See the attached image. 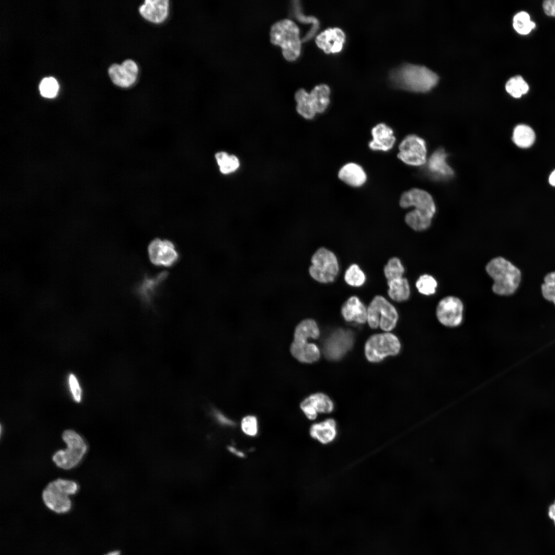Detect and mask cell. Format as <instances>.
<instances>
[{"mask_svg": "<svg viewBox=\"0 0 555 555\" xmlns=\"http://www.w3.org/2000/svg\"><path fill=\"white\" fill-rule=\"evenodd\" d=\"M391 82L398 88L414 92L430 90L437 83V75L423 66L404 64L390 74Z\"/></svg>", "mask_w": 555, "mask_h": 555, "instance_id": "6da1fadb", "label": "cell"}, {"mask_svg": "<svg viewBox=\"0 0 555 555\" xmlns=\"http://www.w3.org/2000/svg\"><path fill=\"white\" fill-rule=\"evenodd\" d=\"M485 270L493 279V292L499 295L508 296L513 294L521 281V272L510 261L502 256L491 259L486 265Z\"/></svg>", "mask_w": 555, "mask_h": 555, "instance_id": "7a4b0ae2", "label": "cell"}, {"mask_svg": "<svg viewBox=\"0 0 555 555\" xmlns=\"http://www.w3.org/2000/svg\"><path fill=\"white\" fill-rule=\"evenodd\" d=\"M270 40L273 44L282 48L283 56L287 61H295L300 56V30L293 21L284 19L274 24L271 28Z\"/></svg>", "mask_w": 555, "mask_h": 555, "instance_id": "3957f363", "label": "cell"}, {"mask_svg": "<svg viewBox=\"0 0 555 555\" xmlns=\"http://www.w3.org/2000/svg\"><path fill=\"white\" fill-rule=\"evenodd\" d=\"M77 483L73 480L58 478L50 482L42 492L46 506L57 513H64L71 508L69 496L78 490Z\"/></svg>", "mask_w": 555, "mask_h": 555, "instance_id": "277c9868", "label": "cell"}, {"mask_svg": "<svg viewBox=\"0 0 555 555\" xmlns=\"http://www.w3.org/2000/svg\"><path fill=\"white\" fill-rule=\"evenodd\" d=\"M62 438L67 445V448L54 453L52 460L58 467L69 470L81 461L86 453L87 446L83 437L72 430L64 431Z\"/></svg>", "mask_w": 555, "mask_h": 555, "instance_id": "5b68a950", "label": "cell"}, {"mask_svg": "<svg viewBox=\"0 0 555 555\" xmlns=\"http://www.w3.org/2000/svg\"><path fill=\"white\" fill-rule=\"evenodd\" d=\"M339 271L338 259L330 250L321 247L312 254L308 272L315 281L324 284L331 283L335 280Z\"/></svg>", "mask_w": 555, "mask_h": 555, "instance_id": "8992f818", "label": "cell"}, {"mask_svg": "<svg viewBox=\"0 0 555 555\" xmlns=\"http://www.w3.org/2000/svg\"><path fill=\"white\" fill-rule=\"evenodd\" d=\"M367 311V321L372 328L379 326L383 330L390 331L397 324L398 314L396 309L381 295L373 298Z\"/></svg>", "mask_w": 555, "mask_h": 555, "instance_id": "52a82bcc", "label": "cell"}, {"mask_svg": "<svg viewBox=\"0 0 555 555\" xmlns=\"http://www.w3.org/2000/svg\"><path fill=\"white\" fill-rule=\"evenodd\" d=\"M400 349V342L394 334L389 332L376 334L366 342L365 354L369 361L378 362L388 356L397 355Z\"/></svg>", "mask_w": 555, "mask_h": 555, "instance_id": "ba28073f", "label": "cell"}, {"mask_svg": "<svg viewBox=\"0 0 555 555\" xmlns=\"http://www.w3.org/2000/svg\"><path fill=\"white\" fill-rule=\"evenodd\" d=\"M398 149L397 157L407 165L419 166L427 161L426 143L416 135L406 136L400 143Z\"/></svg>", "mask_w": 555, "mask_h": 555, "instance_id": "9c48e42d", "label": "cell"}, {"mask_svg": "<svg viewBox=\"0 0 555 555\" xmlns=\"http://www.w3.org/2000/svg\"><path fill=\"white\" fill-rule=\"evenodd\" d=\"M464 304L458 298L449 295L441 299L436 308V316L439 322L449 328L459 326L463 320Z\"/></svg>", "mask_w": 555, "mask_h": 555, "instance_id": "30bf717a", "label": "cell"}, {"mask_svg": "<svg viewBox=\"0 0 555 555\" xmlns=\"http://www.w3.org/2000/svg\"><path fill=\"white\" fill-rule=\"evenodd\" d=\"M147 252L151 262L157 266L171 267L179 258V253L174 244L165 239L152 240L149 244Z\"/></svg>", "mask_w": 555, "mask_h": 555, "instance_id": "8fae6325", "label": "cell"}, {"mask_svg": "<svg viewBox=\"0 0 555 555\" xmlns=\"http://www.w3.org/2000/svg\"><path fill=\"white\" fill-rule=\"evenodd\" d=\"M402 208L414 207V210L424 213L433 217L436 212V206L432 196L427 191L413 188L403 192L399 200Z\"/></svg>", "mask_w": 555, "mask_h": 555, "instance_id": "7c38bea8", "label": "cell"}, {"mask_svg": "<svg viewBox=\"0 0 555 555\" xmlns=\"http://www.w3.org/2000/svg\"><path fill=\"white\" fill-rule=\"evenodd\" d=\"M354 336L348 330L339 329L326 339L324 346L326 357L332 360L341 359L353 346Z\"/></svg>", "mask_w": 555, "mask_h": 555, "instance_id": "4fadbf2b", "label": "cell"}, {"mask_svg": "<svg viewBox=\"0 0 555 555\" xmlns=\"http://www.w3.org/2000/svg\"><path fill=\"white\" fill-rule=\"evenodd\" d=\"M108 73L116 85L122 88H128L136 83L139 74V67L135 61L126 59L120 64H112L108 69Z\"/></svg>", "mask_w": 555, "mask_h": 555, "instance_id": "5bb4252c", "label": "cell"}, {"mask_svg": "<svg viewBox=\"0 0 555 555\" xmlns=\"http://www.w3.org/2000/svg\"><path fill=\"white\" fill-rule=\"evenodd\" d=\"M300 409L306 417L314 420L319 414H329L334 409L332 401L326 395L318 393L312 394L300 403Z\"/></svg>", "mask_w": 555, "mask_h": 555, "instance_id": "9a60e30c", "label": "cell"}, {"mask_svg": "<svg viewBox=\"0 0 555 555\" xmlns=\"http://www.w3.org/2000/svg\"><path fill=\"white\" fill-rule=\"evenodd\" d=\"M345 41L344 32L338 27L329 28L325 30L318 34L316 39L318 47L327 54L340 52L343 48Z\"/></svg>", "mask_w": 555, "mask_h": 555, "instance_id": "2e32d148", "label": "cell"}, {"mask_svg": "<svg viewBox=\"0 0 555 555\" xmlns=\"http://www.w3.org/2000/svg\"><path fill=\"white\" fill-rule=\"evenodd\" d=\"M373 139L368 143L369 149L374 151L387 152L394 146L396 137L393 129L384 123H380L371 130Z\"/></svg>", "mask_w": 555, "mask_h": 555, "instance_id": "e0dca14e", "label": "cell"}, {"mask_svg": "<svg viewBox=\"0 0 555 555\" xmlns=\"http://www.w3.org/2000/svg\"><path fill=\"white\" fill-rule=\"evenodd\" d=\"M140 15L146 20L160 24L167 18L169 12L168 0H146L139 7Z\"/></svg>", "mask_w": 555, "mask_h": 555, "instance_id": "ac0fdd59", "label": "cell"}, {"mask_svg": "<svg viewBox=\"0 0 555 555\" xmlns=\"http://www.w3.org/2000/svg\"><path fill=\"white\" fill-rule=\"evenodd\" d=\"M310 437L323 445L331 443L338 435L337 423L333 418H327L312 423L309 428Z\"/></svg>", "mask_w": 555, "mask_h": 555, "instance_id": "d6986e66", "label": "cell"}, {"mask_svg": "<svg viewBox=\"0 0 555 555\" xmlns=\"http://www.w3.org/2000/svg\"><path fill=\"white\" fill-rule=\"evenodd\" d=\"M338 177L341 181L354 188L362 187L367 180L363 168L355 162H348L343 165L338 172Z\"/></svg>", "mask_w": 555, "mask_h": 555, "instance_id": "ffe728a7", "label": "cell"}, {"mask_svg": "<svg viewBox=\"0 0 555 555\" xmlns=\"http://www.w3.org/2000/svg\"><path fill=\"white\" fill-rule=\"evenodd\" d=\"M341 314L348 322L363 324L367 321V308L356 296L350 297L343 304Z\"/></svg>", "mask_w": 555, "mask_h": 555, "instance_id": "44dd1931", "label": "cell"}, {"mask_svg": "<svg viewBox=\"0 0 555 555\" xmlns=\"http://www.w3.org/2000/svg\"><path fill=\"white\" fill-rule=\"evenodd\" d=\"M447 155L443 149L434 152L428 161L429 171L435 177L448 178L453 174V171L447 161Z\"/></svg>", "mask_w": 555, "mask_h": 555, "instance_id": "7402d4cb", "label": "cell"}, {"mask_svg": "<svg viewBox=\"0 0 555 555\" xmlns=\"http://www.w3.org/2000/svg\"><path fill=\"white\" fill-rule=\"evenodd\" d=\"M290 351L292 356L298 361L307 363H311L318 360L320 352L318 346L311 343L294 342L290 346Z\"/></svg>", "mask_w": 555, "mask_h": 555, "instance_id": "603a6c76", "label": "cell"}, {"mask_svg": "<svg viewBox=\"0 0 555 555\" xmlns=\"http://www.w3.org/2000/svg\"><path fill=\"white\" fill-rule=\"evenodd\" d=\"M330 93L329 86L325 84L317 85L309 93L310 101L317 114L323 113L328 108Z\"/></svg>", "mask_w": 555, "mask_h": 555, "instance_id": "cb8c5ba5", "label": "cell"}, {"mask_svg": "<svg viewBox=\"0 0 555 555\" xmlns=\"http://www.w3.org/2000/svg\"><path fill=\"white\" fill-rule=\"evenodd\" d=\"M388 289L387 293L393 300L401 302L408 300L410 296L411 290L408 280L401 277L387 281Z\"/></svg>", "mask_w": 555, "mask_h": 555, "instance_id": "d4e9b609", "label": "cell"}, {"mask_svg": "<svg viewBox=\"0 0 555 555\" xmlns=\"http://www.w3.org/2000/svg\"><path fill=\"white\" fill-rule=\"evenodd\" d=\"M166 274L160 273L153 277H146L143 279L138 288V293L146 304H150L157 289L164 280Z\"/></svg>", "mask_w": 555, "mask_h": 555, "instance_id": "484cf974", "label": "cell"}, {"mask_svg": "<svg viewBox=\"0 0 555 555\" xmlns=\"http://www.w3.org/2000/svg\"><path fill=\"white\" fill-rule=\"evenodd\" d=\"M320 335L319 327L312 319H305L301 321L296 327L294 333L293 342H303L309 339H316Z\"/></svg>", "mask_w": 555, "mask_h": 555, "instance_id": "4316f807", "label": "cell"}, {"mask_svg": "<svg viewBox=\"0 0 555 555\" xmlns=\"http://www.w3.org/2000/svg\"><path fill=\"white\" fill-rule=\"evenodd\" d=\"M535 135L530 126L525 124H519L513 130L512 140L514 143L521 148H527L534 143Z\"/></svg>", "mask_w": 555, "mask_h": 555, "instance_id": "83f0119b", "label": "cell"}, {"mask_svg": "<svg viewBox=\"0 0 555 555\" xmlns=\"http://www.w3.org/2000/svg\"><path fill=\"white\" fill-rule=\"evenodd\" d=\"M295 99L297 103V111L304 118L312 119L317 113L311 103L309 93L304 89H299L295 94Z\"/></svg>", "mask_w": 555, "mask_h": 555, "instance_id": "f1b7e54d", "label": "cell"}, {"mask_svg": "<svg viewBox=\"0 0 555 555\" xmlns=\"http://www.w3.org/2000/svg\"><path fill=\"white\" fill-rule=\"evenodd\" d=\"M215 159L219 167L220 172L228 175L236 172L240 166L238 158L234 155H230L224 151L217 152Z\"/></svg>", "mask_w": 555, "mask_h": 555, "instance_id": "f546056e", "label": "cell"}, {"mask_svg": "<svg viewBox=\"0 0 555 555\" xmlns=\"http://www.w3.org/2000/svg\"><path fill=\"white\" fill-rule=\"evenodd\" d=\"M432 217L421 212L413 209L404 217L406 224L416 231H424L430 227Z\"/></svg>", "mask_w": 555, "mask_h": 555, "instance_id": "4dcf8cb0", "label": "cell"}, {"mask_svg": "<svg viewBox=\"0 0 555 555\" xmlns=\"http://www.w3.org/2000/svg\"><path fill=\"white\" fill-rule=\"evenodd\" d=\"M513 27L520 34H529L535 27L534 22L531 21L530 15L525 11L517 13L513 18Z\"/></svg>", "mask_w": 555, "mask_h": 555, "instance_id": "1f68e13d", "label": "cell"}, {"mask_svg": "<svg viewBox=\"0 0 555 555\" xmlns=\"http://www.w3.org/2000/svg\"><path fill=\"white\" fill-rule=\"evenodd\" d=\"M505 88L512 97L519 98L529 90V86L522 77L516 76L511 78L506 83Z\"/></svg>", "mask_w": 555, "mask_h": 555, "instance_id": "d6a6232c", "label": "cell"}, {"mask_svg": "<svg viewBox=\"0 0 555 555\" xmlns=\"http://www.w3.org/2000/svg\"><path fill=\"white\" fill-rule=\"evenodd\" d=\"M345 282L352 287H360L365 282L366 276L360 267L356 264L350 265L344 274Z\"/></svg>", "mask_w": 555, "mask_h": 555, "instance_id": "836d02e7", "label": "cell"}, {"mask_svg": "<svg viewBox=\"0 0 555 555\" xmlns=\"http://www.w3.org/2000/svg\"><path fill=\"white\" fill-rule=\"evenodd\" d=\"M298 1L294 2V13L297 18L301 22L304 23H311L312 26L302 39V42H306L311 39L318 31L319 27V22L318 19L312 16H306L304 15L301 9L300 5Z\"/></svg>", "mask_w": 555, "mask_h": 555, "instance_id": "e575fe53", "label": "cell"}, {"mask_svg": "<svg viewBox=\"0 0 555 555\" xmlns=\"http://www.w3.org/2000/svg\"><path fill=\"white\" fill-rule=\"evenodd\" d=\"M239 427L243 434L249 437H255L259 433L260 424L255 415L244 416L240 420Z\"/></svg>", "mask_w": 555, "mask_h": 555, "instance_id": "d590c367", "label": "cell"}, {"mask_svg": "<svg viewBox=\"0 0 555 555\" xmlns=\"http://www.w3.org/2000/svg\"><path fill=\"white\" fill-rule=\"evenodd\" d=\"M415 286L418 292L421 294L430 295L435 293L437 282L432 275L424 274L418 278L416 282Z\"/></svg>", "mask_w": 555, "mask_h": 555, "instance_id": "8d00e7d4", "label": "cell"}, {"mask_svg": "<svg viewBox=\"0 0 555 555\" xmlns=\"http://www.w3.org/2000/svg\"><path fill=\"white\" fill-rule=\"evenodd\" d=\"M383 271L385 278L390 281L402 277L405 270L400 260L393 257L388 261Z\"/></svg>", "mask_w": 555, "mask_h": 555, "instance_id": "74e56055", "label": "cell"}, {"mask_svg": "<svg viewBox=\"0 0 555 555\" xmlns=\"http://www.w3.org/2000/svg\"><path fill=\"white\" fill-rule=\"evenodd\" d=\"M541 291L544 298L555 305V271L548 273L544 277Z\"/></svg>", "mask_w": 555, "mask_h": 555, "instance_id": "f35d334b", "label": "cell"}, {"mask_svg": "<svg viewBox=\"0 0 555 555\" xmlns=\"http://www.w3.org/2000/svg\"><path fill=\"white\" fill-rule=\"evenodd\" d=\"M41 95L46 98L54 97L58 91L59 84L53 77H46L42 79L39 85Z\"/></svg>", "mask_w": 555, "mask_h": 555, "instance_id": "ab89813d", "label": "cell"}, {"mask_svg": "<svg viewBox=\"0 0 555 555\" xmlns=\"http://www.w3.org/2000/svg\"><path fill=\"white\" fill-rule=\"evenodd\" d=\"M68 383L73 399L77 402H80L82 392L79 382L74 375H69Z\"/></svg>", "mask_w": 555, "mask_h": 555, "instance_id": "60d3db41", "label": "cell"}, {"mask_svg": "<svg viewBox=\"0 0 555 555\" xmlns=\"http://www.w3.org/2000/svg\"><path fill=\"white\" fill-rule=\"evenodd\" d=\"M213 415L217 422L223 427H233L235 424L233 420L219 411H215L213 412Z\"/></svg>", "mask_w": 555, "mask_h": 555, "instance_id": "b9f144b4", "label": "cell"}, {"mask_svg": "<svg viewBox=\"0 0 555 555\" xmlns=\"http://www.w3.org/2000/svg\"><path fill=\"white\" fill-rule=\"evenodd\" d=\"M543 9L548 16L555 17V0H547L543 2Z\"/></svg>", "mask_w": 555, "mask_h": 555, "instance_id": "7bdbcfd3", "label": "cell"}, {"mask_svg": "<svg viewBox=\"0 0 555 555\" xmlns=\"http://www.w3.org/2000/svg\"><path fill=\"white\" fill-rule=\"evenodd\" d=\"M227 450L231 454L238 458H243L246 456L245 452L234 445H229L227 447Z\"/></svg>", "mask_w": 555, "mask_h": 555, "instance_id": "ee69618b", "label": "cell"}, {"mask_svg": "<svg viewBox=\"0 0 555 555\" xmlns=\"http://www.w3.org/2000/svg\"><path fill=\"white\" fill-rule=\"evenodd\" d=\"M548 515L550 519L553 520L555 524V501L549 508Z\"/></svg>", "mask_w": 555, "mask_h": 555, "instance_id": "f6af8a7d", "label": "cell"}, {"mask_svg": "<svg viewBox=\"0 0 555 555\" xmlns=\"http://www.w3.org/2000/svg\"><path fill=\"white\" fill-rule=\"evenodd\" d=\"M549 182L551 186L555 187V170L551 172L549 177Z\"/></svg>", "mask_w": 555, "mask_h": 555, "instance_id": "bcb514c9", "label": "cell"}, {"mask_svg": "<svg viewBox=\"0 0 555 555\" xmlns=\"http://www.w3.org/2000/svg\"><path fill=\"white\" fill-rule=\"evenodd\" d=\"M106 555H118V554H117V552H115L109 553H108V554H107Z\"/></svg>", "mask_w": 555, "mask_h": 555, "instance_id": "7dc6e473", "label": "cell"}]
</instances>
